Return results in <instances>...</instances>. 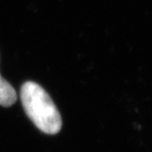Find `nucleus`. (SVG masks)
Wrapping results in <instances>:
<instances>
[{
	"instance_id": "obj_2",
	"label": "nucleus",
	"mask_w": 152,
	"mask_h": 152,
	"mask_svg": "<svg viewBox=\"0 0 152 152\" xmlns=\"http://www.w3.org/2000/svg\"><path fill=\"white\" fill-rule=\"evenodd\" d=\"M17 98L15 89L0 74V105L5 107L11 106L16 103Z\"/></svg>"
},
{
	"instance_id": "obj_1",
	"label": "nucleus",
	"mask_w": 152,
	"mask_h": 152,
	"mask_svg": "<svg viewBox=\"0 0 152 152\" xmlns=\"http://www.w3.org/2000/svg\"><path fill=\"white\" fill-rule=\"evenodd\" d=\"M20 99L30 120L43 133L55 135L62 126L57 107L48 93L34 82H26L20 89Z\"/></svg>"
}]
</instances>
